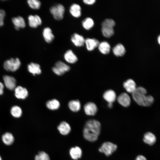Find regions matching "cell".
Instances as JSON below:
<instances>
[{
	"mask_svg": "<svg viewBox=\"0 0 160 160\" xmlns=\"http://www.w3.org/2000/svg\"><path fill=\"white\" fill-rule=\"evenodd\" d=\"M0 160H2L1 157V156L0 155Z\"/></svg>",
	"mask_w": 160,
	"mask_h": 160,
	"instance_id": "obj_42",
	"label": "cell"
},
{
	"mask_svg": "<svg viewBox=\"0 0 160 160\" xmlns=\"http://www.w3.org/2000/svg\"><path fill=\"white\" fill-rule=\"evenodd\" d=\"M38 155L41 160H50L49 155L44 151H39Z\"/></svg>",
	"mask_w": 160,
	"mask_h": 160,
	"instance_id": "obj_34",
	"label": "cell"
},
{
	"mask_svg": "<svg viewBox=\"0 0 160 160\" xmlns=\"http://www.w3.org/2000/svg\"><path fill=\"white\" fill-rule=\"evenodd\" d=\"M100 44L99 41L95 38H88L85 39L84 45L87 50L91 52L98 47Z\"/></svg>",
	"mask_w": 160,
	"mask_h": 160,
	"instance_id": "obj_11",
	"label": "cell"
},
{
	"mask_svg": "<svg viewBox=\"0 0 160 160\" xmlns=\"http://www.w3.org/2000/svg\"><path fill=\"white\" fill-rule=\"evenodd\" d=\"M46 106L49 109L52 111H55L58 110L60 108V104L57 100L53 99L47 101Z\"/></svg>",
	"mask_w": 160,
	"mask_h": 160,
	"instance_id": "obj_26",
	"label": "cell"
},
{
	"mask_svg": "<svg viewBox=\"0 0 160 160\" xmlns=\"http://www.w3.org/2000/svg\"><path fill=\"white\" fill-rule=\"evenodd\" d=\"M12 21L14 25L15 28L17 30H19L21 28H24L26 26L25 20L21 16H18L12 17Z\"/></svg>",
	"mask_w": 160,
	"mask_h": 160,
	"instance_id": "obj_18",
	"label": "cell"
},
{
	"mask_svg": "<svg viewBox=\"0 0 160 160\" xmlns=\"http://www.w3.org/2000/svg\"><path fill=\"white\" fill-rule=\"evenodd\" d=\"M103 97L108 103H113L115 101L116 96L115 91L110 89L104 92L103 95Z\"/></svg>",
	"mask_w": 160,
	"mask_h": 160,
	"instance_id": "obj_22",
	"label": "cell"
},
{
	"mask_svg": "<svg viewBox=\"0 0 160 160\" xmlns=\"http://www.w3.org/2000/svg\"><path fill=\"white\" fill-rule=\"evenodd\" d=\"M113 51L114 55L116 56L121 57L125 54L126 50L122 44H118L113 47Z\"/></svg>",
	"mask_w": 160,
	"mask_h": 160,
	"instance_id": "obj_28",
	"label": "cell"
},
{
	"mask_svg": "<svg viewBox=\"0 0 160 160\" xmlns=\"http://www.w3.org/2000/svg\"><path fill=\"white\" fill-rule=\"evenodd\" d=\"M117 99L118 103L124 107H128L131 104L130 97L126 92L121 93L118 96Z\"/></svg>",
	"mask_w": 160,
	"mask_h": 160,
	"instance_id": "obj_9",
	"label": "cell"
},
{
	"mask_svg": "<svg viewBox=\"0 0 160 160\" xmlns=\"http://www.w3.org/2000/svg\"><path fill=\"white\" fill-rule=\"evenodd\" d=\"M15 95L18 99H24L28 95V92L27 89L21 86L16 87L14 89Z\"/></svg>",
	"mask_w": 160,
	"mask_h": 160,
	"instance_id": "obj_16",
	"label": "cell"
},
{
	"mask_svg": "<svg viewBox=\"0 0 160 160\" xmlns=\"http://www.w3.org/2000/svg\"><path fill=\"white\" fill-rule=\"evenodd\" d=\"M146 89L142 87H137L135 91L132 93V98L139 105L144 107H149L153 103L154 99L151 95H146Z\"/></svg>",
	"mask_w": 160,
	"mask_h": 160,
	"instance_id": "obj_2",
	"label": "cell"
},
{
	"mask_svg": "<svg viewBox=\"0 0 160 160\" xmlns=\"http://www.w3.org/2000/svg\"><path fill=\"white\" fill-rule=\"evenodd\" d=\"M28 24L33 28H36L41 25L42 21L40 17L38 15H30L28 17Z\"/></svg>",
	"mask_w": 160,
	"mask_h": 160,
	"instance_id": "obj_14",
	"label": "cell"
},
{
	"mask_svg": "<svg viewBox=\"0 0 160 160\" xmlns=\"http://www.w3.org/2000/svg\"><path fill=\"white\" fill-rule=\"evenodd\" d=\"M57 129L62 135H68L71 131V127L69 124L65 121H62L57 126Z\"/></svg>",
	"mask_w": 160,
	"mask_h": 160,
	"instance_id": "obj_19",
	"label": "cell"
},
{
	"mask_svg": "<svg viewBox=\"0 0 160 160\" xmlns=\"http://www.w3.org/2000/svg\"><path fill=\"white\" fill-rule=\"evenodd\" d=\"M83 107L85 113L88 116H94L98 111L97 106L93 102H89L87 103L84 104Z\"/></svg>",
	"mask_w": 160,
	"mask_h": 160,
	"instance_id": "obj_7",
	"label": "cell"
},
{
	"mask_svg": "<svg viewBox=\"0 0 160 160\" xmlns=\"http://www.w3.org/2000/svg\"><path fill=\"white\" fill-rule=\"evenodd\" d=\"M35 160H41L38 154L36 155L34 157Z\"/></svg>",
	"mask_w": 160,
	"mask_h": 160,
	"instance_id": "obj_39",
	"label": "cell"
},
{
	"mask_svg": "<svg viewBox=\"0 0 160 160\" xmlns=\"http://www.w3.org/2000/svg\"><path fill=\"white\" fill-rule=\"evenodd\" d=\"M69 153L71 158L74 160H77L81 158L82 151L81 148L78 146L71 148L70 150Z\"/></svg>",
	"mask_w": 160,
	"mask_h": 160,
	"instance_id": "obj_25",
	"label": "cell"
},
{
	"mask_svg": "<svg viewBox=\"0 0 160 160\" xmlns=\"http://www.w3.org/2000/svg\"><path fill=\"white\" fill-rule=\"evenodd\" d=\"M115 21L111 19H106L104 20L102 23V27H109L113 28L115 25Z\"/></svg>",
	"mask_w": 160,
	"mask_h": 160,
	"instance_id": "obj_33",
	"label": "cell"
},
{
	"mask_svg": "<svg viewBox=\"0 0 160 160\" xmlns=\"http://www.w3.org/2000/svg\"><path fill=\"white\" fill-rule=\"evenodd\" d=\"M63 57L65 60L69 64L75 63L78 60L77 55L71 49H68L66 51L64 54Z\"/></svg>",
	"mask_w": 160,
	"mask_h": 160,
	"instance_id": "obj_10",
	"label": "cell"
},
{
	"mask_svg": "<svg viewBox=\"0 0 160 160\" xmlns=\"http://www.w3.org/2000/svg\"><path fill=\"white\" fill-rule=\"evenodd\" d=\"M4 84L0 81V95L3 94L4 92Z\"/></svg>",
	"mask_w": 160,
	"mask_h": 160,
	"instance_id": "obj_37",
	"label": "cell"
},
{
	"mask_svg": "<svg viewBox=\"0 0 160 160\" xmlns=\"http://www.w3.org/2000/svg\"><path fill=\"white\" fill-rule=\"evenodd\" d=\"M68 106L70 110L72 112H77L81 109V103L79 100H72L69 101Z\"/></svg>",
	"mask_w": 160,
	"mask_h": 160,
	"instance_id": "obj_23",
	"label": "cell"
},
{
	"mask_svg": "<svg viewBox=\"0 0 160 160\" xmlns=\"http://www.w3.org/2000/svg\"><path fill=\"white\" fill-rule=\"evenodd\" d=\"M117 148V146L116 144L111 142H106L102 145L99 149V151L108 156L115 152Z\"/></svg>",
	"mask_w": 160,
	"mask_h": 160,
	"instance_id": "obj_6",
	"label": "cell"
},
{
	"mask_svg": "<svg viewBox=\"0 0 160 160\" xmlns=\"http://www.w3.org/2000/svg\"><path fill=\"white\" fill-rule=\"evenodd\" d=\"M27 3L30 8L36 10L39 9L41 4V2L38 0H28Z\"/></svg>",
	"mask_w": 160,
	"mask_h": 160,
	"instance_id": "obj_32",
	"label": "cell"
},
{
	"mask_svg": "<svg viewBox=\"0 0 160 160\" xmlns=\"http://www.w3.org/2000/svg\"><path fill=\"white\" fill-rule=\"evenodd\" d=\"M83 28L86 30H89L94 26V22L91 17H87L84 19L81 22Z\"/></svg>",
	"mask_w": 160,
	"mask_h": 160,
	"instance_id": "obj_27",
	"label": "cell"
},
{
	"mask_svg": "<svg viewBox=\"0 0 160 160\" xmlns=\"http://www.w3.org/2000/svg\"><path fill=\"white\" fill-rule=\"evenodd\" d=\"M27 68L29 72L33 76L39 75L41 73V67L39 64L31 62L28 65Z\"/></svg>",
	"mask_w": 160,
	"mask_h": 160,
	"instance_id": "obj_21",
	"label": "cell"
},
{
	"mask_svg": "<svg viewBox=\"0 0 160 160\" xmlns=\"http://www.w3.org/2000/svg\"><path fill=\"white\" fill-rule=\"evenodd\" d=\"M49 12L54 18L57 21L62 20L64 17L65 12L64 6L61 4H57L51 6Z\"/></svg>",
	"mask_w": 160,
	"mask_h": 160,
	"instance_id": "obj_3",
	"label": "cell"
},
{
	"mask_svg": "<svg viewBox=\"0 0 160 160\" xmlns=\"http://www.w3.org/2000/svg\"><path fill=\"white\" fill-rule=\"evenodd\" d=\"M135 160H147V159L144 156L140 155L137 156Z\"/></svg>",
	"mask_w": 160,
	"mask_h": 160,
	"instance_id": "obj_38",
	"label": "cell"
},
{
	"mask_svg": "<svg viewBox=\"0 0 160 160\" xmlns=\"http://www.w3.org/2000/svg\"><path fill=\"white\" fill-rule=\"evenodd\" d=\"M101 125L100 122L95 119H91L85 123L83 130V135L87 140L93 142L96 141L100 135Z\"/></svg>",
	"mask_w": 160,
	"mask_h": 160,
	"instance_id": "obj_1",
	"label": "cell"
},
{
	"mask_svg": "<svg viewBox=\"0 0 160 160\" xmlns=\"http://www.w3.org/2000/svg\"><path fill=\"white\" fill-rule=\"evenodd\" d=\"M98 47L100 52L105 55L108 54L110 52L111 49L109 44L105 41L100 43Z\"/></svg>",
	"mask_w": 160,
	"mask_h": 160,
	"instance_id": "obj_29",
	"label": "cell"
},
{
	"mask_svg": "<svg viewBox=\"0 0 160 160\" xmlns=\"http://www.w3.org/2000/svg\"><path fill=\"white\" fill-rule=\"evenodd\" d=\"M83 3L87 5H92L96 1L95 0H83Z\"/></svg>",
	"mask_w": 160,
	"mask_h": 160,
	"instance_id": "obj_36",
	"label": "cell"
},
{
	"mask_svg": "<svg viewBox=\"0 0 160 160\" xmlns=\"http://www.w3.org/2000/svg\"><path fill=\"white\" fill-rule=\"evenodd\" d=\"M158 43L159 44H160V35H159L158 38Z\"/></svg>",
	"mask_w": 160,
	"mask_h": 160,
	"instance_id": "obj_41",
	"label": "cell"
},
{
	"mask_svg": "<svg viewBox=\"0 0 160 160\" xmlns=\"http://www.w3.org/2000/svg\"><path fill=\"white\" fill-rule=\"evenodd\" d=\"M12 115L15 118L20 117L22 114V111L20 107L17 105H14L10 109Z\"/></svg>",
	"mask_w": 160,
	"mask_h": 160,
	"instance_id": "obj_30",
	"label": "cell"
},
{
	"mask_svg": "<svg viewBox=\"0 0 160 160\" xmlns=\"http://www.w3.org/2000/svg\"><path fill=\"white\" fill-rule=\"evenodd\" d=\"M108 107L110 108H111L113 106V104L112 103H108Z\"/></svg>",
	"mask_w": 160,
	"mask_h": 160,
	"instance_id": "obj_40",
	"label": "cell"
},
{
	"mask_svg": "<svg viewBox=\"0 0 160 160\" xmlns=\"http://www.w3.org/2000/svg\"><path fill=\"white\" fill-rule=\"evenodd\" d=\"M156 140V136L151 132H147L144 135L143 141L145 143L149 145H153L155 143Z\"/></svg>",
	"mask_w": 160,
	"mask_h": 160,
	"instance_id": "obj_24",
	"label": "cell"
},
{
	"mask_svg": "<svg viewBox=\"0 0 160 160\" xmlns=\"http://www.w3.org/2000/svg\"><path fill=\"white\" fill-rule=\"evenodd\" d=\"M123 86L127 92L132 94L135 91L137 87L135 82L130 79L124 81L123 83Z\"/></svg>",
	"mask_w": 160,
	"mask_h": 160,
	"instance_id": "obj_17",
	"label": "cell"
},
{
	"mask_svg": "<svg viewBox=\"0 0 160 160\" xmlns=\"http://www.w3.org/2000/svg\"><path fill=\"white\" fill-rule=\"evenodd\" d=\"M69 12L71 15L75 18H79L82 15V9L80 5L77 3H73L70 7Z\"/></svg>",
	"mask_w": 160,
	"mask_h": 160,
	"instance_id": "obj_13",
	"label": "cell"
},
{
	"mask_svg": "<svg viewBox=\"0 0 160 160\" xmlns=\"http://www.w3.org/2000/svg\"><path fill=\"white\" fill-rule=\"evenodd\" d=\"M21 65V62L18 58H12L4 61L3 67L7 71L14 72L20 68Z\"/></svg>",
	"mask_w": 160,
	"mask_h": 160,
	"instance_id": "obj_5",
	"label": "cell"
},
{
	"mask_svg": "<svg viewBox=\"0 0 160 160\" xmlns=\"http://www.w3.org/2000/svg\"><path fill=\"white\" fill-rule=\"evenodd\" d=\"M6 15L5 11L3 9H0V27L2 26L4 23V20Z\"/></svg>",
	"mask_w": 160,
	"mask_h": 160,
	"instance_id": "obj_35",
	"label": "cell"
},
{
	"mask_svg": "<svg viewBox=\"0 0 160 160\" xmlns=\"http://www.w3.org/2000/svg\"><path fill=\"white\" fill-rule=\"evenodd\" d=\"M15 137L11 132H7L1 136V140L3 143L6 145L10 146L14 142Z\"/></svg>",
	"mask_w": 160,
	"mask_h": 160,
	"instance_id": "obj_20",
	"label": "cell"
},
{
	"mask_svg": "<svg viewBox=\"0 0 160 160\" xmlns=\"http://www.w3.org/2000/svg\"><path fill=\"white\" fill-rule=\"evenodd\" d=\"M42 35L44 41L48 44L52 43L55 38L52 30L48 27L44 28L42 31Z\"/></svg>",
	"mask_w": 160,
	"mask_h": 160,
	"instance_id": "obj_15",
	"label": "cell"
},
{
	"mask_svg": "<svg viewBox=\"0 0 160 160\" xmlns=\"http://www.w3.org/2000/svg\"><path fill=\"white\" fill-rule=\"evenodd\" d=\"M4 85L9 89L12 90L16 87V80L13 77L5 75L3 76Z\"/></svg>",
	"mask_w": 160,
	"mask_h": 160,
	"instance_id": "obj_12",
	"label": "cell"
},
{
	"mask_svg": "<svg viewBox=\"0 0 160 160\" xmlns=\"http://www.w3.org/2000/svg\"><path fill=\"white\" fill-rule=\"evenodd\" d=\"M101 31L104 36L106 38H110L114 34L113 28L109 27H102Z\"/></svg>",
	"mask_w": 160,
	"mask_h": 160,
	"instance_id": "obj_31",
	"label": "cell"
},
{
	"mask_svg": "<svg viewBox=\"0 0 160 160\" xmlns=\"http://www.w3.org/2000/svg\"><path fill=\"white\" fill-rule=\"evenodd\" d=\"M70 39L72 44L76 47H81L84 45L85 39L82 35L78 33H73Z\"/></svg>",
	"mask_w": 160,
	"mask_h": 160,
	"instance_id": "obj_8",
	"label": "cell"
},
{
	"mask_svg": "<svg viewBox=\"0 0 160 160\" xmlns=\"http://www.w3.org/2000/svg\"><path fill=\"white\" fill-rule=\"evenodd\" d=\"M70 69L71 67L69 65L60 60L56 62L52 68L53 72L59 76L63 75Z\"/></svg>",
	"mask_w": 160,
	"mask_h": 160,
	"instance_id": "obj_4",
	"label": "cell"
}]
</instances>
